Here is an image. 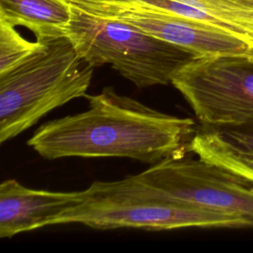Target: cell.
Listing matches in <instances>:
<instances>
[{"instance_id":"13","label":"cell","mask_w":253,"mask_h":253,"mask_svg":"<svg viewBox=\"0 0 253 253\" xmlns=\"http://www.w3.org/2000/svg\"><path fill=\"white\" fill-rule=\"evenodd\" d=\"M213 128L228 144L244 152L253 154V125L236 127Z\"/></svg>"},{"instance_id":"7","label":"cell","mask_w":253,"mask_h":253,"mask_svg":"<svg viewBox=\"0 0 253 253\" xmlns=\"http://www.w3.org/2000/svg\"><path fill=\"white\" fill-rule=\"evenodd\" d=\"M69 1L88 13L127 23L198 57L238 54L253 49V45L226 32L151 7L125 0Z\"/></svg>"},{"instance_id":"3","label":"cell","mask_w":253,"mask_h":253,"mask_svg":"<svg viewBox=\"0 0 253 253\" xmlns=\"http://www.w3.org/2000/svg\"><path fill=\"white\" fill-rule=\"evenodd\" d=\"M40 42L26 60L0 74V143L55 108L87 95L94 67L78 55L69 39Z\"/></svg>"},{"instance_id":"1","label":"cell","mask_w":253,"mask_h":253,"mask_svg":"<svg viewBox=\"0 0 253 253\" xmlns=\"http://www.w3.org/2000/svg\"><path fill=\"white\" fill-rule=\"evenodd\" d=\"M89 108L42 125L27 144L45 159L125 157L146 163L181 156L194 120L164 114L113 87L86 95Z\"/></svg>"},{"instance_id":"10","label":"cell","mask_w":253,"mask_h":253,"mask_svg":"<svg viewBox=\"0 0 253 253\" xmlns=\"http://www.w3.org/2000/svg\"><path fill=\"white\" fill-rule=\"evenodd\" d=\"M70 18L69 0H0V19L30 30L38 41L64 36Z\"/></svg>"},{"instance_id":"4","label":"cell","mask_w":253,"mask_h":253,"mask_svg":"<svg viewBox=\"0 0 253 253\" xmlns=\"http://www.w3.org/2000/svg\"><path fill=\"white\" fill-rule=\"evenodd\" d=\"M64 36L91 66L110 64L138 88L167 85L198 56L123 21L88 13L71 3Z\"/></svg>"},{"instance_id":"5","label":"cell","mask_w":253,"mask_h":253,"mask_svg":"<svg viewBox=\"0 0 253 253\" xmlns=\"http://www.w3.org/2000/svg\"><path fill=\"white\" fill-rule=\"evenodd\" d=\"M171 84L204 126L253 125V49L197 57L178 71Z\"/></svg>"},{"instance_id":"2","label":"cell","mask_w":253,"mask_h":253,"mask_svg":"<svg viewBox=\"0 0 253 253\" xmlns=\"http://www.w3.org/2000/svg\"><path fill=\"white\" fill-rule=\"evenodd\" d=\"M84 200L51 223H80L97 229L134 227L171 230L185 227H253V220L173 200L143 184L136 175L94 181Z\"/></svg>"},{"instance_id":"8","label":"cell","mask_w":253,"mask_h":253,"mask_svg":"<svg viewBox=\"0 0 253 253\" xmlns=\"http://www.w3.org/2000/svg\"><path fill=\"white\" fill-rule=\"evenodd\" d=\"M84 191L54 192L31 189L17 180H5L0 185V237L51 225L63 211L80 204Z\"/></svg>"},{"instance_id":"11","label":"cell","mask_w":253,"mask_h":253,"mask_svg":"<svg viewBox=\"0 0 253 253\" xmlns=\"http://www.w3.org/2000/svg\"><path fill=\"white\" fill-rule=\"evenodd\" d=\"M189 149L198 157L253 182V154L228 144L213 127L203 126L197 129Z\"/></svg>"},{"instance_id":"12","label":"cell","mask_w":253,"mask_h":253,"mask_svg":"<svg viewBox=\"0 0 253 253\" xmlns=\"http://www.w3.org/2000/svg\"><path fill=\"white\" fill-rule=\"evenodd\" d=\"M41 42L25 39L16 26L0 19V74H4L26 60L40 46Z\"/></svg>"},{"instance_id":"9","label":"cell","mask_w":253,"mask_h":253,"mask_svg":"<svg viewBox=\"0 0 253 253\" xmlns=\"http://www.w3.org/2000/svg\"><path fill=\"white\" fill-rule=\"evenodd\" d=\"M211 26L253 45V0H125Z\"/></svg>"},{"instance_id":"6","label":"cell","mask_w":253,"mask_h":253,"mask_svg":"<svg viewBox=\"0 0 253 253\" xmlns=\"http://www.w3.org/2000/svg\"><path fill=\"white\" fill-rule=\"evenodd\" d=\"M136 176L173 200L253 220V182L200 157H169Z\"/></svg>"}]
</instances>
